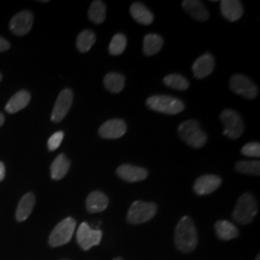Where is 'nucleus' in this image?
I'll return each instance as SVG.
<instances>
[{"label": "nucleus", "instance_id": "423d86ee", "mask_svg": "<svg viewBox=\"0 0 260 260\" xmlns=\"http://www.w3.org/2000/svg\"><path fill=\"white\" fill-rule=\"evenodd\" d=\"M157 212V206L153 203L137 201L130 206L126 220L131 224H140L150 221Z\"/></svg>", "mask_w": 260, "mask_h": 260}, {"label": "nucleus", "instance_id": "f704fd0d", "mask_svg": "<svg viewBox=\"0 0 260 260\" xmlns=\"http://www.w3.org/2000/svg\"><path fill=\"white\" fill-rule=\"evenodd\" d=\"M4 121H5V117H4V115L2 113H0V127L3 125Z\"/></svg>", "mask_w": 260, "mask_h": 260}, {"label": "nucleus", "instance_id": "4be33fe9", "mask_svg": "<svg viewBox=\"0 0 260 260\" xmlns=\"http://www.w3.org/2000/svg\"><path fill=\"white\" fill-rule=\"evenodd\" d=\"M132 18L143 25H149L153 21V14L144 4L135 2L130 7Z\"/></svg>", "mask_w": 260, "mask_h": 260}, {"label": "nucleus", "instance_id": "6e6552de", "mask_svg": "<svg viewBox=\"0 0 260 260\" xmlns=\"http://www.w3.org/2000/svg\"><path fill=\"white\" fill-rule=\"evenodd\" d=\"M230 88L233 93L241 95L247 100H253L257 96V86L248 76L234 75L230 81Z\"/></svg>", "mask_w": 260, "mask_h": 260}, {"label": "nucleus", "instance_id": "bb28decb", "mask_svg": "<svg viewBox=\"0 0 260 260\" xmlns=\"http://www.w3.org/2000/svg\"><path fill=\"white\" fill-rule=\"evenodd\" d=\"M95 43V34L91 30H84L76 39V47L80 52H88Z\"/></svg>", "mask_w": 260, "mask_h": 260}, {"label": "nucleus", "instance_id": "e433bc0d", "mask_svg": "<svg viewBox=\"0 0 260 260\" xmlns=\"http://www.w3.org/2000/svg\"><path fill=\"white\" fill-rule=\"evenodd\" d=\"M254 260H260L259 254H258V255H257V257H256V258H255V259H254Z\"/></svg>", "mask_w": 260, "mask_h": 260}, {"label": "nucleus", "instance_id": "7c9ffc66", "mask_svg": "<svg viewBox=\"0 0 260 260\" xmlns=\"http://www.w3.org/2000/svg\"><path fill=\"white\" fill-rule=\"evenodd\" d=\"M241 153L245 156L249 157H259L260 156V145L257 142L248 143L241 149Z\"/></svg>", "mask_w": 260, "mask_h": 260}, {"label": "nucleus", "instance_id": "f03ea898", "mask_svg": "<svg viewBox=\"0 0 260 260\" xmlns=\"http://www.w3.org/2000/svg\"><path fill=\"white\" fill-rule=\"evenodd\" d=\"M178 134L187 145L194 149L203 148L207 142V134L202 129L200 122L196 120L182 122L178 126Z\"/></svg>", "mask_w": 260, "mask_h": 260}, {"label": "nucleus", "instance_id": "4468645a", "mask_svg": "<svg viewBox=\"0 0 260 260\" xmlns=\"http://www.w3.org/2000/svg\"><path fill=\"white\" fill-rule=\"evenodd\" d=\"M117 175L126 182H138L145 180L149 176V173L144 168L124 164L117 169Z\"/></svg>", "mask_w": 260, "mask_h": 260}, {"label": "nucleus", "instance_id": "58836bf2", "mask_svg": "<svg viewBox=\"0 0 260 260\" xmlns=\"http://www.w3.org/2000/svg\"><path fill=\"white\" fill-rule=\"evenodd\" d=\"M64 260H65V259H64Z\"/></svg>", "mask_w": 260, "mask_h": 260}, {"label": "nucleus", "instance_id": "0eeeda50", "mask_svg": "<svg viewBox=\"0 0 260 260\" xmlns=\"http://www.w3.org/2000/svg\"><path fill=\"white\" fill-rule=\"evenodd\" d=\"M221 121L223 125V135L231 139L239 138L244 131V122L240 115L232 109H225L221 113Z\"/></svg>", "mask_w": 260, "mask_h": 260}, {"label": "nucleus", "instance_id": "7ed1b4c3", "mask_svg": "<svg viewBox=\"0 0 260 260\" xmlns=\"http://www.w3.org/2000/svg\"><path fill=\"white\" fill-rule=\"evenodd\" d=\"M258 206L255 198L251 193H245L238 199L233 212L234 221L242 224L251 223L257 214Z\"/></svg>", "mask_w": 260, "mask_h": 260}, {"label": "nucleus", "instance_id": "dca6fc26", "mask_svg": "<svg viewBox=\"0 0 260 260\" xmlns=\"http://www.w3.org/2000/svg\"><path fill=\"white\" fill-rule=\"evenodd\" d=\"M182 8L193 19L198 21H206L209 18L208 10L205 4L199 0H184L182 2Z\"/></svg>", "mask_w": 260, "mask_h": 260}, {"label": "nucleus", "instance_id": "473e14b6", "mask_svg": "<svg viewBox=\"0 0 260 260\" xmlns=\"http://www.w3.org/2000/svg\"><path fill=\"white\" fill-rule=\"evenodd\" d=\"M11 45L7 40H5L4 38L0 37V52L6 51L9 49Z\"/></svg>", "mask_w": 260, "mask_h": 260}, {"label": "nucleus", "instance_id": "4c0bfd02", "mask_svg": "<svg viewBox=\"0 0 260 260\" xmlns=\"http://www.w3.org/2000/svg\"><path fill=\"white\" fill-rule=\"evenodd\" d=\"M1 79H2V75L0 74V81H1Z\"/></svg>", "mask_w": 260, "mask_h": 260}, {"label": "nucleus", "instance_id": "6ab92c4d", "mask_svg": "<svg viewBox=\"0 0 260 260\" xmlns=\"http://www.w3.org/2000/svg\"><path fill=\"white\" fill-rule=\"evenodd\" d=\"M31 100V94L25 90H21L14 94L5 106V110L10 114H15L27 106Z\"/></svg>", "mask_w": 260, "mask_h": 260}, {"label": "nucleus", "instance_id": "a878e982", "mask_svg": "<svg viewBox=\"0 0 260 260\" xmlns=\"http://www.w3.org/2000/svg\"><path fill=\"white\" fill-rule=\"evenodd\" d=\"M88 16L90 20L95 23L101 24L103 23L106 17V6L103 1L94 0L92 2L90 9L88 12Z\"/></svg>", "mask_w": 260, "mask_h": 260}, {"label": "nucleus", "instance_id": "c756f323", "mask_svg": "<svg viewBox=\"0 0 260 260\" xmlns=\"http://www.w3.org/2000/svg\"><path fill=\"white\" fill-rule=\"evenodd\" d=\"M126 45V37L121 33H118L112 38L111 43L109 45V53L111 55H120L124 51Z\"/></svg>", "mask_w": 260, "mask_h": 260}, {"label": "nucleus", "instance_id": "f257e3e1", "mask_svg": "<svg viewBox=\"0 0 260 260\" xmlns=\"http://www.w3.org/2000/svg\"><path fill=\"white\" fill-rule=\"evenodd\" d=\"M175 242L178 251L189 253L198 246V233L193 220L184 216L177 223L175 233Z\"/></svg>", "mask_w": 260, "mask_h": 260}, {"label": "nucleus", "instance_id": "f3484780", "mask_svg": "<svg viewBox=\"0 0 260 260\" xmlns=\"http://www.w3.org/2000/svg\"><path fill=\"white\" fill-rule=\"evenodd\" d=\"M109 205V199L101 191H93L86 200V208L90 213L104 211Z\"/></svg>", "mask_w": 260, "mask_h": 260}, {"label": "nucleus", "instance_id": "f8f14e48", "mask_svg": "<svg viewBox=\"0 0 260 260\" xmlns=\"http://www.w3.org/2000/svg\"><path fill=\"white\" fill-rule=\"evenodd\" d=\"M127 130L126 123L122 120L114 119L105 121L100 127V136L104 139H118L122 137Z\"/></svg>", "mask_w": 260, "mask_h": 260}, {"label": "nucleus", "instance_id": "393cba45", "mask_svg": "<svg viewBox=\"0 0 260 260\" xmlns=\"http://www.w3.org/2000/svg\"><path fill=\"white\" fill-rule=\"evenodd\" d=\"M163 39L157 34H148L144 38V53L152 56L158 53L163 47Z\"/></svg>", "mask_w": 260, "mask_h": 260}, {"label": "nucleus", "instance_id": "1a4fd4ad", "mask_svg": "<svg viewBox=\"0 0 260 260\" xmlns=\"http://www.w3.org/2000/svg\"><path fill=\"white\" fill-rule=\"evenodd\" d=\"M103 232L101 230H93L87 223H82L76 233V240L83 251H89L91 248L101 244Z\"/></svg>", "mask_w": 260, "mask_h": 260}, {"label": "nucleus", "instance_id": "412c9836", "mask_svg": "<svg viewBox=\"0 0 260 260\" xmlns=\"http://www.w3.org/2000/svg\"><path fill=\"white\" fill-rule=\"evenodd\" d=\"M71 167V162L64 153L59 154L51 164L50 172L51 178L54 180H60L66 177Z\"/></svg>", "mask_w": 260, "mask_h": 260}, {"label": "nucleus", "instance_id": "2eb2a0df", "mask_svg": "<svg viewBox=\"0 0 260 260\" xmlns=\"http://www.w3.org/2000/svg\"><path fill=\"white\" fill-rule=\"evenodd\" d=\"M215 67V60L213 56L209 53H205L199 57L192 67L196 78L203 79L211 75Z\"/></svg>", "mask_w": 260, "mask_h": 260}, {"label": "nucleus", "instance_id": "ddd939ff", "mask_svg": "<svg viewBox=\"0 0 260 260\" xmlns=\"http://www.w3.org/2000/svg\"><path fill=\"white\" fill-rule=\"evenodd\" d=\"M222 184L221 177L215 175H205L195 181L194 192L197 195H209L215 192Z\"/></svg>", "mask_w": 260, "mask_h": 260}, {"label": "nucleus", "instance_id": "9b49d317", "mask_svg": "<svg viewBox=\"0 0 260 260\" xmlns=\"http://www.w3.org/2000/svg\"><path fill=\"white\" fill-rule=\"evenodd\" d=\"M33 20V14L30 11H21L11 19L9 27L15 35L24 36L31 30Z\"/></svg>", "mask_w": 260, "mask_h": 260}, {"label": "nucleus", "instance_id": "9d476101", "mask_svg": "<svg viewBox=\"0 0 260 260\" xmlns=\"http://www.w3.org/2000/svg\"><path fill=\"white\" fill-rule=\"evenodd\" d=\"M74 101V93L71 89H64L56 101L53 111L51 114V121L60 122L64 120L68 112L70 111Z\"/></svg>", "mask_w": 260, "mask_h": 260}, {"label": "nucleus", "instance_id": "72a5a7b5", "mask_svg": "<svg viewBox=\"0 0 260 260\" xmlns=\"http://www.w3.org/2000/svg\"><path fill=\"white\" fill-rule=\"evenodd\" d=\"M5 174H6V170H5V166L4 164L0 161V181H2L5 177Z\"/></svg>", "mask_w": 260, "mask_h": 260}, {"label": "nucleus", "instance_id": "cd10ccee", "mask_svg": "<svg viewBox=\"0 0 260 260\" xmlns=\"http://www.w3.org/2000/svg\"><path fill=\"white\" fill-rule=\"evenodd\" d=\"M163 81L168 87L176 90H180V91H185L189 87V81L186 79L185 77L182 75H176V74L165 76Z\"/></svg>", "mask_w": 260, "mask_h": 260}, {"label": "nucleus", "instance_id": "2f4dec72", "mask_svg": "<svg viewBox=\"0 0 260 260\" xmlns=\"http://www.w3.org/2000/svg\"><path fill=\"white\" fill-rule=\"evenodd\" d=\"M64 139V132L58 131L50 136V138L47 141V148L50 151L56 150L60 147L62 141Z\"/></svg>", "mask_w": 260, "mask_h": 260}, {"label": "nucleus", "instance_id": "39448f33", "mask_svg": "<svg viewBox=\"0 0 260 260\" xmlns=\"http://www.w3.org/2000/svg\"><path fill=\"white\" fill-rule=\"evenodd\" d=\"M76 228V221L74 218L69 217L56 225L50 233L48 244L52 248L63 246L71 241Z\"/></svg>", "mask_w": 260, "mask_h": 260}, {"label": "nucleus", "instance_id": "b1692460", "mask_svg": "<svg viewBox=\"0 0 260 260\" xmlns=\"http://www.w3.org/2000/svg\"><path fill=\"white\" fill-rule=\"evenodd\" d=\"M103 83L105 88L113 93H118L121 92L124 88L125 78L123 75L117 73L107 74L104 77Z\"/></svg>", "mask_w": 260, "mask_h": 260}, {"label": "nucleus", "instance_id": "a211bd4d", "mask_svg": "<svg viewBox=\"0 0 260 260\" xmlns=\"http://www.w3.org/2000/svg\"><path fill=\"white\" fill-rule=\"evenodd\" d=\"M221 12L224 19L237 21L241 19L244 9L241 2L238 0H223L221 1Z\"/></svg>", "mask_w": 260, "mask_h": 260}, {"label": "nucleus", "instance_id": "c85d7f7f", "mask_svg": "<svg viewBox=\"0 0 260 260\" xmlns=\"http://www.w3.org/2000/svg\"><path fill=\"white\" fill-rule=\"evenodd\" d=\"M235 170L242 175L259 176V161H240L235 165Z\"/></svg>", "mask_w": 260, "mask_h": 260}, {"label": "nucleus", "instance_id": "aec40b11", "mask_svg": "<svg viewBox=\"0 0 260 260\" xmlns=\"http://www.w3.org/2000/svg\"><path fill=\"white\" fill-rule=\"evenodd\" d=\"M35 204H36V198L33 193H27L23 196L19 202L17 211H16L17 220L19 222L25 221L32 212Z\"/></svg>", "mask_w": 260, "mask_h": 260}, {"label": "nucleus", "instance_id": "5701e85b", "mask_svg": "<svg viewBox=\"0 0 260 260\" xmlns=\"http://www.w3.org/2000/svg\"><path fill=\"white\" fill-rule=\"evenodd\" d=\"M215 231L217 236L224 241L232 240L239 236L238 229L233 223L225 220H221L215 223Z\"/></svg>", "mask_w": 260, "mask_h": 260}, {"label": "nucleus", "instance_id": "20e7f679", "mask_svg": "<svg viewBox=\"0 0 260 260\" xmlns=\"http://www.w3.org/2000/svg\"><path fill=\"white\" fill-rule=\"evenodd\" d=\"M147 106L153 111L159 112L166 115H176L183 111L185 108L184 103L180 100L171 95H152L147 100Z\"/></svg>", "mask_w": 260, "mask_h": 260}, {"label": "nucleus", "instance_id": "c9c22d12", "mask_svg": "<svg viewBox=\"0 0 260 260\" xmlns=\"http://www.w3.org/2000/svg\"><path fill=\"white\" fill-rule=\"evenodd\" d=\"M113 260H123L121 257H116V258H114Z\"/></svg>", "mask_w": 260, "mask_h": 260}]
</instances>
